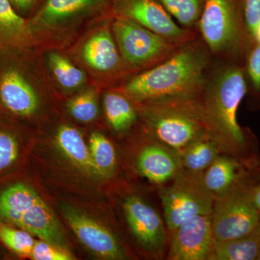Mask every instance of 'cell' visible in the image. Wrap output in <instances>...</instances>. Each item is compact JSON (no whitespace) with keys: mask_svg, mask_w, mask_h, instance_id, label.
I'll use <instances>...</instances> for the list:
<instances>
[{"mask_svg":"<svg viewBox=\"0 0 260 260\" xmlns=\"http://www.w3.org/2000/svg\"><path fill=\"white\" fill-rule=\"evenodd\" d=\"M248 92L244 63L231 61L207 78L199 96L210 136L222 153L256 169L255 137L238 121V110Z\"/></svg>","mask_w":260,"mask_h":260,"instance_id":"cell-1","label":"cell"},{"mask_svg":"<svg viewBox=\"0 0 260 260\" xmlns=\"http://www.w3.org/2000/svg\"><path fill=\"white\" fill-rule=\"evenodd\" d=\"M209 61L208 49L195 39L178 48L165 61L132 78L123 91L138 103L199 96L206 83Z\"/></svg>","mask_w":260,"mask_h":260,"instance_id":"cell-2","label":"cell"},{"mask_svg":"<svg viewBox=\"0 0 260 260\" xmlns=\"http://www.w3.org/2000/svg\"><path fill=\"white\" fill-rule=\"evenodd\" d=\"M199 96L141 102L147 132L178 153L201 135H210Z\"/></svg>","mask_w":260,"mask_h":260,"instance_id":"cell-3","label":"cell"},{"mask_svg":"<svg viewBox=\"0 0 260 260\" xmlns=\"http://www.w3.org/2000/svg\"><path fill=\"white\" fill-rule=\"evenodd\" d=\"M0 218L41 240L67 249L66 239L50 208L30 186L11 184L0 192Z\"/></svg>","mask_w":260,"mask_h":260,"instance_id":"cell-4","label":"cell"},{"mask_svg":"<svg viewBox=\"0 0 260 260\" xmlns=\"http://www.w3.org/2000/svg\"><path fill=\"white\" fill-rule=\"evenodd\" d=\"M198 25L208 50L231 61L244 62L248 41L240 0H205Z\"/></svg>","mask_w":260,"mask_h":260,"instance_id":"cell-5","label":"cell"},{"mask_svg":"<svg viewBox=\"0 0 260 260\" xmlns=\"http://www.w3.org/2000/svg\"><path fill=\"white\" fill-rule=\"evenodd\" d=\"M257 175V170L251 173L214 199L211 221L215 241L244 237L257 226L260 215L252 198Z\"/></svg>","mask_w":260,"mask_h":260,"instance_id":"cell-6","label":"cell"},{"mask_svg":"<svg viewBox=\"0 0 260 260\" xmlns=\"http://www.w3.org/2000/svg\"><path fill=\"white\" fill-rule=\"evenodd\" d=\"M203 173L183 169L169 184L158 188L169 232L194 217L211 215L214 197L205 185Z\"/></svg>","mask_w":260,"mask_h":260,"instance_id":"cell-7","label":"cell"},{"mask_svg":"<svg viewBox=\"0 0 260 260\" xmlns=\"http://www.w3.org/2000/svg\"><path fill=\"white\" fill-rule=\"evenodd\" d=\"M121 210L132 237L150 259H167L169 234L162 214L136 193L123 198Z\"/></svg>","mask_w":260,"mask_h":260,"instance_id":"cell-8","label":"cell"},{"mask_svg":"<svg viewBox=\"0 0 260 260\" xmlns=\"http://www.w3.org/2000/svg\"><path fill=\"white\" fill-rule=\"evenodd\" d=\"M121 56L137 68H153L175 52L177 46L129 19L116 16L112 25Z\"/></svg>","mask_w":260,"mask_h":260,"instance_id":"cell-9","label":"cell"},{"mask_svg":"<svg viewBox=\"0 0 260 260\" xmlns=\"http://www.w3.org/2000/svg\"><path fill=\"white\" fill-rule=\"evenodd\" d=\"M20 50L0 51V109L17 118H28L39 101L23 63Z\"/></svg>","mask_w":260,"mask_h":260,"instance_id":"cell-10","label":"cell"},{"mask_svg":"<svg viewBox=\"0 0 260 260\" xmlns=\"http://www.w3.org/2000/svg\"><path fill=\"white\" fill-rule=\"evenodd\" d=\"M116 16L140 24L179 47L196 39L190 29L180 26L158 0H112Z\"/></svg>","mask_w":260,"mask_h":260,"instance_id":"cell-11","label":"cell"},{"mask_svg":"<svg viewBox=\"0 0 260 260\" xmlns=\"http://www.w3.org/2000/svg\"><path fill=\"white\" fill-rule=\"evenodd\" d=\"M167 259L213 260L214 238L211 215H199L169 232Z\"/></svg>","mask_w":260,"mask_h":260,"instance_id":"cell-12","label":"cell"},{"mask_svg":"<svg viewBox=\"0 0 260 260\" xmlns=\"http://www.w3.org/2000/svg\"><path fill=\"white\" fill-rule=\"evenodd\" d=\"M138 175L158 188L169 184L183 170L179 153L147 132L134 156Z\"/></svg>","mask_w":260,"mask_h":260,"instance_id":"cell-13","label":"cell"},{"mask_svg":"<svg viewBox=\"0 0 260 260\" xmlns=\"http://www.w3.org/2000/svg\"><path fill=\"white\" fill-rule=\"evenodd\" d=\"M62 213L76 237L95 255L111 260L128 257L120 241L105 225L73 207H63Z\"/></svg>","mask_w":260,"mask_h":260,"instance_id":"cell-14","label":"cell"},{"mask_svg":"<svg viewBox=\"0 0 260 260\" xmlns=\"http://www.w3.org/2000/svg\"><path fill=\"white\" fill-rule=\"evenodd\" d=\"M112 0H46L37 15L28 22L31 32L39 27L51 28L70 19L106 9Z\"/></svg>","mask_w":260,"mask_h":260,"instance_id":"cell-15","label":"cell"},{"mask_svg":"<svg viewBox=\"0 0 260 260\" xmlns=\"http://www.w3.org/2000/svg\"><path fill=\"white\" fill-rule=\"evenodd\" d=\"M255 171L256 169L249 167L237 158L226 154H220L203 172V180L215 199Z\"/></svg>","mask_w":260,"mask_h":260,"instance_id":"cell-16","label":"cell"},{"mask_svg":"<svg viewBox=\"0 0 260 260\" xmlns=\"http://www.w3.org/2000/svg\"><path fill=\"white\" fill-rule=\"evenodd\" d=\"M82 56L89 67L102 73L115 71L121 64L117 44L107 28L99 30L89 38L84 44Z\"/></svg>","mask_w":260,"mask_h":260,"instance_id":"cell-17","label":"cell"},{"mask_svg":"<svg viewBox=\"0 0 260 260\" xmlns=\"http://www.w3.org/2000/svg\"><path fill=\"white\" fill-rule=\"evenodd\" d=\"M32 39L28 22L15 10L10 0H0V51H26Z\"/></svg>","mask_w":260,"mask_h":260,"instance_id":"cell-18","label":"cell"},{"mask_svg":"<svg viewBox=\"0 0 260 260\" xmlns=\"http://www.w3.org/2000/svg\"><path fill=\"white\" fill-rule=\"evenodd\" d=\"M55 143L65 158L77 169L90 177L99 178L90 149L76 128L61 126L56 133Z\"/></svg>","mask_w":260,"mask_h":260,"instance_id":"cell-19","label":"cell"},{"mask_svg":"<svg viewBox=\"0 0 260 260\" xmlns=\"http://www.w3.org/2000/svg\"><path fill=\"white\" fill-rule=\"evenodd\" d=\"M222 153L218 143L208 133L201 135L179 153L184 170L203 172Z\"/></svg>","mask_w":260,"mask_h":260,"instance_id":"cell-20","label":"cell"},{"mask_svg":"<svg viewBox=\"0 0 260 260\" xmlns=\"http://www.w3.org/2000/svg\"><path fill=\"white\" fill-rule=\"evenodd\" d=\"M259 233L257 226L244 237L225 241H215L213 260H257Z\"/></svg>","mask_w":260,"mask_h":260,"instance_id":"cell-21","label":"cell"},{"mask_svg":"<svg viewBox=\"0 0 260 260\" xmlns=\"http://www.w3.org/2000/svg\"><path fill=\"white\" fill-rule=\"evenodd\" d=\"M104 108L109 124L117 133H125L138 120L136 109L129 98L124 94L117 92L106 94Z\"/></svg>","mask_w":260,"mask_h":260,"instance_id":"cell-22","label":"cell"},{"mask_svg":"<svg viewBox=\"0 0 260 260\" xmlns=\"http://www.w3.org/2000/svg\"><path fill=\"white\" fill-rule=\"evenodd\" d=\"M89 149L99 179L114 177L117 169V153L114 145L104 135L93 133L89 139Z\"/></svg>","mask_w":260,"mask_h":260,"instance_id":"cell-23","label":"cell"},{"mask_svg":"<svg viewBox=\"0 0 260 260\" xmlns=\"http://www.w3.org/2000/svg\"><path fill=\"white\" fill-rule=\"evenodd\" d=\"M180 26L194 28L199 21L205 0H158Z\"/></svg>","mask_w":260,"mask_h":260,"instance_id":"cell-24","label":"cell"},{"mask_svg":"<svg viewBox=\"0 0 260 260\" xmlns=\"http://www.w3.org/2000/svg\"><path fill=\"white\" fill-rule=\"evenodd\" d=\"M49 62L56 79L65 88L73 89L83 85L85 76L83 72L57 53H51Z\"/></svg>","mask_w":260,"mask_h":260,"instance_id":"cell-25","label":"cell"},{"mask_svg":"<svg viewBox=\"0 0 260 260\" xmlns=\"http://www.w3.org/2000/svg\"><path fill=\"white\" fill-rule=\"evenodd\" d=\"M0 242L18 255L30 257L36 241L26 231L0 222Z\"/></svg>","mask_w":260,"mask_h":260,"instance_id":"cell-26","label":"cell"},{"mask_svg":"<svg viewBox=\"0 0 260 260\" xmlns=\"http://www.w3.org/2000/svg\"><path fill=\"white\" fill-rule=\"evenodd\" d=\"M248 90L260 98V44L254 40L247 43L244 57Z\"/></svg>","mask_w":260,"mask_h":260,"instance_id":"cell-27","label":"cell"},{"mask_svg":"<svg viewBox=\"0 0 260 260\" xmlns=\"http://www.w3.org/2000/svg\"><path fill=\"white\" fill-rule=\"evenodd\" d=\"M20 144L18 136L0 124V174L9 170L18 161Z\"/></svg>","mask_w":260,"mask_h":260,"instance_id":"cell-28","label":"cell"},{"mask_svg":"<svg viewBox=\"0 0 260 260\" xmlns=\"http://www.w3.org/2000/svg\"><path fill=\"white\" fill-rule=\"evenodd\" d=\"M70 114L78 121L90 122L96 118L98 106L95 93L91 90L84 92L68 104Z\"/></svg>","mask_w":260,"mask_h":260,"instance_id":"cell-29","label":"cell"},{"mask_svg":"<svg viewBox=\"0 0 260 260\" xmlns=\"http://www.w3.org/2000/svg\"><path fill=\"white\" fill-rule=\"evenodd\" d=\"M243 27L248 42L254 40V34L260 22V0H240Z\"/></svg>","mask_w":260,"mask_h":260,"instance_id":"cell-30","label":"cell"},{"mask_svg":"<svg viewBox=\"0 0 260 260\" xmlns=\"http://www.w3.org/2000/svg\"><path fill=\"white\" fill-rule=\"evenodd\" d=\"M30 258L34 260H71L73 256L67 249L44 242L38 241L35 242Z\"/></svg>","mask_w":260,"mask_h":260,"instance_id":"cell-31","label":"cell"},{"mask_svg":"<svg viewBox=\"0 0 260 260\" xmlns=\"http://www.w3.org/2000/svg\"><path fill=\"white\" fill-rule=\"evenodd\" d=\"M13 8L18 13H26L32 9L37 0H10Z\"/></svg>","mask_w":260,"mask_h":260,"instance_id":"cell-32","label":"cell"},{"mask_svg":"<svg viewBox=\"0 0 260 260\" xmlns=\"http://www.w3.org/2000/svg\"><path fill=\"white\" fill-rule=\"evenodd\" d=\"M252 198L256 209H257L260 215V182L256 183L253 186Z\"/></svg>","mask_w":260,"mask_h":260,"instance_id":"cell-33","label":"cell"},{"mask_svg":"<svg viewBox=\"0 0 260 260\" xmlns=\"http://www.w3.org/2000/svg\"><path fill=\"white\" fill-rule=\"evenodd\" d=\"M254 40L260 44V22L255 29V31H254Z\"/></svg>","mask_w":260,"mask_h":260,"instance_id":"cell-34","label":"cell"},{"mask_svg":"<svg viewBox=\"0 0 260 260\" xmlns=\"http://www.w3.org/2000/svg\"><path fill=\"white\" fill-rule=\"evenodd\" d=\"M257 229H258V231H259V256H258L257 260H260V221H259V224H258Z\"/></svg>","mask_w":260,"mask_h":260,"instance_id":"cell-35","label":"cell"},{"mask_svg":"<svg viewBox=\"0 0 260 260\" xmlns=\"http://www.w3.org/2000/svg\"><path fill=\"white\" fill-rule=\"evenodd\" d=\"M256 170H257L258 177L260 178V159L259 160V162H258L257 168H256Z\"/></svg>","mask_w":260,"mask_h":260,"instance_id":"cell-36","label":"cell"}]
</instances>
